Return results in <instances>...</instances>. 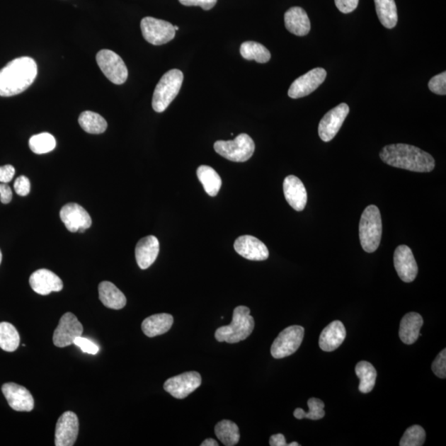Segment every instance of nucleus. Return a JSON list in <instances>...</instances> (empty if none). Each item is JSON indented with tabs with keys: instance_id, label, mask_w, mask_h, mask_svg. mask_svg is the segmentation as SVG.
<instances>
[{
	"instance_id": "obj_1",
	"label": "nucleus",
	"mask_w": 446,
	"mask_h": 446,
	"mask_svg": "<svg viewBox=\"0 0 446 446\" xmlns=\"http://www.w3.org/2000/svg\"><path fill=\"white\" fill-rule=\"evenodd\" d=\"M379 156L387 165L413 172H431L435 166L434 158L429 153L408 144L386 146L382 149Z\"/></svg>"
},
{
	"instance_id": "obj_2",
	"label": "nucleus",
	"mask_w": 446,
	"mask_h": 446,
	"mask_svg": "<svg viewBox=\"0 0 446 446\" xmlns=\"http://www.w3.org/2000/svg\"><path fill=\"white\" fill-rule=\"evenodd\" d=\"M38 76V64L31 57L13 59L0 69V96H17L31 86Z\"/></svg>"
},
{
	"instance_id": "obj_3",
	"label": "nucleus",
	"mask_w": 446,
	"mask_h": 446,
	"mask_svg": "<svg viewBox=\"0 0 446 446\" xmlns=\"http://www.w3.org/2000/svg\"><path fill=\"white\" fill-rule=\"evenodd\" d=\"M249 307L238 306L233 311L230 325L219 327L215 332V338L219 342L234 344L244 341L255 328V321L251 316Z\"/></svg>"
},
{
	"instance_id": "obj_4",
	"label": "nucleus",
	"mask_w": 446,
	"mask_h": 446,
	"mask_svg": "<svg viewBox=\"0 0 446 446\" xmlns=\"http://www.w3.org/2000/svg\"><path fill=\"white\" fill-rule=\"evenodd\" d=\"M359 230L360 244L364 251L373 253L378 249L383 231L378 207L370 205L365 208L362 213Z\"/></svg>"
},
{
	"instance_id": "obj_5",
	"label": "nucleus",
	"mask_w": 446,
	"mask_h": 446,
	"mask_svg": "<svg viewBox=\"0 0 446 446\" xmlns=\"http://www.w3.org/2000/svg\"><path fill=\"white\" fill-rule=\"evenodd\" d=\"M183 74L180 69H173L160 79L153 93L152 108L157 113H162L170 105L180 92Z\"/></svg>"
},
{
	"instance_id": "obj_6",
	"label": "nucleus",
	"mask_w": 446,
	"mask_h": 446,
	"mask_svg": "<svg viewBox=\"0 0 446 446\" xmlns=\"http://www.w3.org/2000/svg\"><path fill=\"white\" fill-rule=\"evenodd\" d=\"M256 149L255 142L246 133H241L232 141H217L215 150L231 161L245 162L250 160Z\"/></svg>"
},
{
	"instance_id": "obj_7",
	"label": "nucleus",
	"mask_w": 446,
	"mask_h": 446,
	"mask_svg": "<svg viewBox=\"0 0 446 446\" xmlns=\"http://www.w3.org/2000/svg\"><path fill=\"white\" fill-rule=\"evenodd\" d=\"M304 337V328L301 326H291L282 330L273 342L270 353L275 359H282L295 354L299 348Z\"/></svg>"
},
{
	"instance_id": "obj_8",
	"label": "nucleus",
	"mask_w": 446,
	"mask_h": 446,
	"mask_svg": "<svg viewBox=\"0 0 446 446\" xmlns=\"http://www.w3.org/2000/svg\"><path fill=\"white\" fill-rule=\"evenodd\" d=\"M98 66L109 81L115 84L126 82L128 71L125 63L111 50L103 49L96 56Z\"/></svg>"
},
{
	"instance_id": "obj_9",
	"label": "nucleus",
	"mask_w": 446,
	"mask_h": 446,
	"mask_svg": "<svg viewBox=\"0 0 446 446\" xmlns=\"http://www.w3.org/2000/svg\"><path fill=\"white\" fill-rule=\"evenodd\" d=\"M141 29L146 41L155 46L166 44L176 37V30L171 23L152 17L142 20Z\"/></svg>"
},
{
	"instance_id": "obj_10",
	"label": "nucleus",
	"mask_w": 446,
	"mask_h": 446,
	"mask_svg": "<svg viewBox=\"0 0 446 446\" xmlns=\"http://www.w3.org/2000/svg\"><path fill=\"white\" fill-rule=\"evenodd\" d=\"M202 384V377L196 371L172 377L164 384V389L173 398L183 399L195 391Z\"/></svg>"
},
{
	"instance_id": "obj_11",
	"label": "nucleus",
	"mask_w": 446,
	"mask_h": 446,
	"mask_svg": "<svg viewBox=\"0 0 446 446\" xmlns=\"http://www.w3.org/2000/svg\"><path fill=\"white\" fill-rule=\"evenodd\" d=\"M83 325L72 312H67L61 317L59 324L54 331L53 343L63 348L74 344L77 337L82 336Z\"/></svg>"
},
{
	"instance_id": "obj_12",
	"label": "nucleus",
	"mask_w": 446,
	"mask_h": 446,
	"mask_svg": "<svg viewBox=\"0 0 446 446\" xmlns=\"http://www.w3.org/2000/svg\"><path fill=\"white\" fill-rule=\"evenodd\" d=\"M349 112V106L342 103L326 113L319 126V137L322 141L328 142L336 136Z\"/></svg>"
},
{
	"instance_id": "obj_13",
	"label": "nucleus",
	"mask_w": 446,
	"mask_h": 446,
	"mask_svg": "<svg viewBox=\"0 0 446 446\" xmlns=\"http://www.w3.org/2000/svg\"><path fill=\"white\" fill-rule=\"evenodd\" d=\"M59 217L67 230L71 232H84L92 225L91 217L78 203H67L59 212Z\"/></svg>"
},
{
	"instance_id": "obj_14",
	"label": "nucleus",
	"mask_w": 446,
	"mask_h": 446,
	"mask_svg": "<svg viewBox=\"0 0 446 446\" xmlns=\"http://www.w3.org/2000/svg\"><path fill=\"white\" fill-rule=\"evenodd\" d=\"M326 77V72L324 69H311L291 84L287 94L292 98H300L309 96L324 82Z\"/></svg>"
},
{
	"instance_id": "obj_15",
	"label": "nucleus",
	"mask_w": 446,
	"mask_h": 446,
	"mask_svg": "<svg viewBox=\"0 0 446 446\" xmlns=\"http://www.w3.org/2000/svg\"><path fill=\"white\" fill-rule=\"evenodd\" d=\"M79 434V419L73 411H66L57 421L55 445L56 446H72L76 443Z\"/></svg>"
},
{
	"instance_id": "obj_16",
	"label": "nucleus",
	"mask_w": 446,
	"mask_h": 446,
	"mask_svg": "<svg viewBox=\"0 0 446 446\" xmlns=\"http://www.w3.org/2000/svg\"><path fill=\"white\" fill-rule=\"evenodd\" d=\"M394 266L400 279L405 282L414 281L418 273L413 253L408 246L401 245L394 252Z\"/></svg>"
},
{
	"instance_id": "obj_17",
	"label": "nucleus",
	"mask_w": 446,
	"mask_h": 446,
	"mask_svg": "<svg viewBox=\"0 0 446 446\" xmlns=\"http://www.w3.org/2000/svg\"><path fill=\"white\" fill-rule=\"evenodd\" d=\"M234 248L238 254L250 261H265L270 255L264 243L250 235L238 237L234 243Z\"/></svg>"
},
{
	"instance_id": "obj_18",
	"label": "nucleus",
	"mask_w": 446,
	"mask_h": 446,
	"mask_svg": "<svg viewBox=\"0 0 446 446\" xmlns=\"http://www.w3.org/2000/svg\"><path fill=\"white\" fill-rule=\"evenodd\" d=\"M2 391L10 408L17 411H31L34 408V399L24 387L14 383L4 384Z\"/></svg>"
},
{
	"instance_id": "obj_19",
	"label": "nucleus",
	"mask_w": 446,
	"mask_h": 446,
	"mask_svg": "<svg viewBox=\"0 0 446 446\" xmlns=\"http://www.w3.org/2000/svg\"><path fill=\"white\" fill-rule=\"evenodd\" d=\"M30 286L40 295H48L52 292L63 290V282L51 270L41 269L33 273L29 279Z\"/></svg>"
},
{
	"instance_id": "obj_20",
	"label": "nucleus",
	"mask_w": 446,
	"mask_h": 446,
	"mask_svg": "<svg viewBox=\"0 0 446 446\" xmlns=\"http://www.w3.org/2000/svg\"><path fill=\"white\" fill-rule=\"evenodd\" d=\"M282 186L287 203L297 212L304 210L307 202V195L300 178L295 176H287Z\"/></svg>"
},
{
	"instance_id": "obj_21",
	"label": "nucleus",
	"mask_w": 446,
	"mask_h": 446,
	"mask_svg": "<svg viewBox=\"0 0 446 446\" xmlns=\"http://www.w3.org/2000/svg\"><path fill=\"white\" fill-rule=\"evenodd\" d=\"M160 251V243L156 236H148L138 241L136 250V260L137 265L142 270H147L150 267Z\"/></svg>"
},
{
	"instance_id": "obj_22",
	"label": "nucleus",
	"mask_w": 446,
	"mask_h": 446,
	"mask_svg": "<svg viewBox=\"0 0 446 446\" xmlns=\"http://www.w3.org/2000/svg\"><path fill=\"white\" fill-rule=\"evenodd\" d=\"M346 336L345 327L340 321H334L325 327L319 338V346L322 350L331 352L339 348Z\"/></svg>"
},
{
	"instance_id": "obj_23",
	"label": "nucleus",
	"mask_w": 446,
	"mask_h": 446,
	"mask_svg": "<svg viewBox=\"0 0 446 446\" xmlns=\"http://www.w3.org/2000/svg\"><path fill=\"white\" fill-rule=\"evenodd\" d=\"M285 27L296 36H306L311 29V23L307 13L300 7L290 8L285 14Z\"/></svg>"
},
{
	"instance_id": "obj_24",
	"label": "nucleus",
	"mask_w": 446,
	"mask_h": 446,
	"mask_svg": "<svg viewBox=\"0 0 446 446\" xmlns=\"http://www.w3.org/2000/svg\"><path fill=\"white\" fill-rule=\"evenodd\" d=\"M423 319L416 312L406 314L400 322L399 337L406 345H413L421 336L420 330L423 326Z\"/></svg>"
},
{
	"instance_id": "obj_25",
	"label": "nucleus",
	"mask_w": 446,
	"mask_h": 446,
	"mask_svg": "<svg viewBox=\"0 0 446 446\" xmlns=\"http://www.w3.org/2000/svg\"><path fill=\"white\" fill-rule=\"evenodd\" d=\"M99 299L108 309H122L127 304V299L123 292L111 282L103 281L98 285Z\"/></svg>"
},
{
	"instance_id": "obj_26",
	"label": "nucleus",
	"mask_w": 446,
	"mask_h": 446,
	"mask_svg": "<svg viewBox=\"0 0 446 446\" xmlns=\"http://www.w3.org/2000/svg\"><path fill=\"white\" fill-rule=\"evenodd\" d=\"M173 324V317L171 314H160L148 316L143 321L142 329L148 337H155L166 333Z\"/></svg>"
},
{
	"instance_id": "obj_27",
	"label": "nucleus",
	"mask_w": 446,
	"mask_h": 446,
	"mask_svg": "<svg viewBox=\"0 0 446 446\" xmlns=\"http://www.w3.org/2000/svg\"><path fill=\"white\" fill-rule=\"evenodd\" d=\"M197 176L207 195L215 197L222 187V178L215 168L201 166L198 168Z\"/></svg>"
},
{
	"instance_id": "obj_28",
	"label": "nucleus",
	"mask_w": 446,
	"mask_h": 446,
	"mask_svg": "<svg viewBox=\"0 0 446 446\" xmlns=\"http://www.w3.org/2000/svg\"><path fill=\"white\" fill-rule=\"evenodd\" d=\"M377 15L386 28H394L398 23V11L394 0H374Z\"/></svg>"
},
{
	"instance_id": "obj_29",
	"label": "nucleus",
	"mask_w": 446,
	"mask_h": 446,
	"mask_svg": "<svg viewBox=\"0 0 446 446\" xmlns=\"http://www.w3.org/2000/svg\"><path fill=\"white\" fill-rule=\"evenodd\" d=\"M355 374L360 379L359 390L362 394H369L374 389L377 371L370 362L360 361L355 366Z\"/></svg>"
},
{
	"instance_id": "obj_30",
	"label": "nucleus",
	"mask_w": 446,
	"mask_h": 446,
	"mask_svg": "<svg viewBox=\"0 0 446 446\" xmlns=\"http://www.w3.org/2000/svg\"><path fill=\"white\" fill-rule=\"evenodd\" d=\"M215 434L218 440L226 446L236 445L240 440L239 428L229 420L219 421L215 426Z\"/></svg>"
},
{
	"instance_id": "obj_31",
	"label": "nucleus",
	"mask_w": 446,
	"mask_h": 446,
	"mask_svg": "<svg viewBox=\"0 0 446 446\" xmlns=\"http://www.w3.org/2000/svg\"><path fill=\"white\" fill-rule=\"evenodd\" d=\"M79 123L84 132L101 134L106 131L108 123L98 113L84 111L79 117Z\"/></svg>"
},
{
	"instance_id": "obj_32",
	"label": "nucleus",
	"mask_w": 446,
	"mask_h": 446,
	"mask_svg": "<svg viewBox=\"0 0 446 446\" xmlns=\"http://www.w3.org/2000/svg\"><path fill=\"white\" fill-rule=\"evenodd\" d=\"M240 52L243 58L248 61L258 63H266L270 61L271 54L265 46L256 42H245L241 44Z\"/></svg>"
},
{
	"instance_id": "obj_33",
	"label": "nucleus",
	"mask_w": 446,
	"mask_h": 446,
	"mask_svg": "<svg viewBox=\"0 0 446 446\" xmlns=\"http://www.w3.org/2000/svg\"><path fill=\"white\" fill-rule=\"evenodd\" d=\"M20 344V336L15 326L9 322H0V348L13 352Z\"/></svg>"
},
{
	"instance_id": "obj_34",
	"label": "nucleus",
	"mask_w": 446,
	"mask_h": 446,
	"mask_svg": "<svg viewBox=\"0 0 446 446\" xmlns=\"http://www.w3.org/2000/svg\"><path fill=\"white\" fill-rule=\"evenodd\" d=\"M56 139L52 134L43 132L34 135L29 140V147L38 155L51 152L56 148Z\"/></svg>"
},
{
	"instance_id": "obj_35",
	"label": "nucleus",
	"mask_w": 446,
	"mask_h": 446,
	"mask_svg": "<svg viewBox=\"0 0 446 446\" xmlns=\"http://www.w3.org/2000/svg\"><path fill=\"white\" fill-rule=\"evenodd\" d=\"M309 411V413H306L304 410L302 408H297L294 411L295 418L297 419H311V420H320L324 418L325 416V404L324 401L319 399L311 398L307 401Z\"/></svg>"
},
{
	"instance_id": "obj_36",
	"label": "nucleus",
	"mask_w": 446,
	"mask_h": 446,
	"mask_svg": "<svg viewBox=\"0 0 446 446\" xmlns=\"http://www.w3.org/2000/svg\"><path fill=\"white\" fill-rule=\"evenodd\" d=\"M425 440V431L421 425H411L405 431L400 440V446H421Z\"/></svg>"
},
{
	"instance_id": "obj_37",
	"label": "nucleus",
	"mask_w": 446,
	"mask_h": 446,
	"mask_svg": "<svg viewBox=\"0 0 446 446\" xmlns=\"http://www.w3.org/2000/svg\"><path fill=\"white\" fill-rule=\"evenodd\" d=\"M428 87L431 92L439 94V96H445L446 94V72H444L438 74V76L431 78L428 83Z\"/></svg>"
},
{
	"instance_id": "obj_38",
	"label": "nucleus",
	"mask_w": 446,
	"mask_h": 446,
	"mask_svg": "<svg viewBox=\"0 0 446 446\" xmlns=\"http://www.w3.org/2000/svg\"><path fill=\"white\" fill-rule=\"evenodd\" d=\"M433 373L440 379L446 378V350H441L431 365Z\"/></svg>"
},
{
	"instance_id": "obj_39",
	"label": "nucleus",
	"mask_w": 446,
	"mask_h": 446,
	"mask_svg": "<svg viewBox=\"0 0 446 446\" xmlns=\"http://www.w3.org/2000/svg\"><path fill=\"white\" fill-rule=\"evenodd\" d=\"M74 344L79 347L84 353L96 355L99 350L98 346L94 344L93 342L89 339L84 338L82 336L77 337L74 341Z\"/></svg>"
},
{
	"instance_id": "obj_40",
	"label": "nucleus",
	"mask_w": 446,
	"mask_h": 446,
	"mask_svg": "<svg viewBox=\"0 0 446 446\" xmlns=\"http://www.w3.org/2000/svg\"><path fill=\"white\" fill-rule=\"evenodd\" d=\"M14 190L19 196H27L31 190V183L26 176H19L14 182Z\"/></svg>"
},
{
	"instance_id": "obj_41",
	"label": "nucleus",
	"mask_w": 446,
	"mask_h": 446,
	"mask_svg": "<svg viewBox=\"0 0 446 446\" xmlns=\"http://www.w3.org/2000/svg\"><path fill=\"white\" fill-rule=\"evenodd\" d=\"M185 6H200L205 10H210L215 6L217 0H178Z\"/></svg>"
},
{
	"instance_id": "obj_42",
	"label": "nucleus",
	"mask_w": 446,
	"mask_h": 446,
	"mask_svg": "<svg viewBox=\"0 0 446 446\" xmlns=\"http://www.w3.org/2000/svg\"><path fill=\"white\" fill-rule=\"evenodd\" d=\"M335 4L341 13H350L358 6L359 0H335Z\"/></svg>"
},
{
	"instance_id": "obj_43",
	"label": "nucleus",
	"mask_w": 446,
	"mask_h": 446,
	"mask_svg": "<svg viewBox=\"0 0 446 446\" xmlns=\"http://www.w3.org/2000/svg\"><path fill=\"white\" fill-rule=\"evenodd\" d=\"M15 168L11 165L0 166V182L7 183L13 180Z\"/></svg>"
},
{
	"instance_id": "obj_44",
	"label": "nucleus",
	"mask_w": 446,
	"mask_h": 446,
	"mask_svg": "<svg viewBox=\"0 0 446 446\" xmlns=\"http://www.w3.org/2000/svg\"><path fill=\"white\" fill-rule=\"evenodd\" d=\"M13 198V193L11 188H10L7 183H0V201L4 205H8L11 202Z\"/></svg>"
},
{
	"instance_id": "obj_45",
	"label": "nucleus",
	"mask_w": 446,
	"mask_h": 446,
	"mask_svg": "<svg viewBox=\"0 0 446 446\" xmlns=\"http://www.w3.org/2000/svg\"><path fill=\"white\" fill-rule=\"evenodd\" d=\"M286 440L282 434L273 435L270 439V445L271 446H286Z\"/></svg>"
},
{
	"instance_id": "obj_46",
	"label": "nucleus",
	"mask_w": 446,
	"mask_h": 446,
	"mask_svg": "<svg viewBox=\"0 0 446 446\" xmlns=\"http://www.w3.org/2000/svg\"><path fill=\"white\" fill-rule=\"evenodd\" d=\"M201 446H218V443L215 440L208 438L203 441Z\"/></svg>"
},
{
	"instance_id": "obj_47",
	"label": "nucleus",
	"mask_w": 446,
	"mask_h": 446,
	"mask_svg": "<svg viewBox=\"0 0 446 446\" xmlns=\"http://www.w3.org/2000/svg\"><path fill=\"white\" fill-rule=\"evenodd\" d=\"M287 446H299L300 445L297 442H292L289 445H287Z\"/></svg>"
},
{
	"instance_id": "obj_48",
	"label": "nucleus",
	"mask_w": 446,
	"mask_h": 446,
	"mask_svg": "<svg viewBox=\"0 0 446 446\" xmlns=\"http://www.w3.org/2000/svg\"><path fill=\"white\" fill-rule=\"evenodd\" d=\"M2 257H3L2 252H1V250H0V264H1V262H2Z\"/></svg>"
},
{
	"instance_id": "obj_49",
	"label": "nucleus",
	"mask_w": 446,
	"mask_h": 446,
	"mask_svg": "<svg viewBox=\"0 0 446 446\" xmlns=\"http://www.w3.org/2000/svg\"><path fill=\"white\" fill-rule=\"evenodd\" d=\"M173 28H175L176 31H178V30L180 29L178 26H173Z\"/></svg>"
}]
</instances>
